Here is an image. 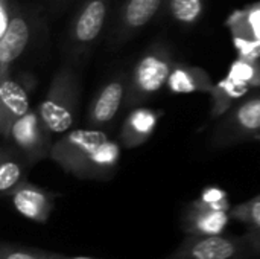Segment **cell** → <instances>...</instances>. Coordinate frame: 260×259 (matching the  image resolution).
I'll return each instance as SVG.
<instances>
[{
    "label": "cell",
    "instance_id": "1",
    "mask_svg": "<svg viewBox=\"0 0 260 259\" xmlns=\"http://www.w3.org/2000/svg\"><path fill=\"white\" fill-rule=\"evenodd\" d=\"M122 145L107 131L84 128L64 133L53 142L50 159L67 174L79 180H111L119 168Z\"/></svg>",
    "mask_w": 260,
    "mask_h": 259
},
{
    "label": "cell",
    "instance_id": "2",
    "mask_svg": "<svg viewBox=\"0 0 260 259\" xmlns=\"http://www.w3.org/2000/svg\"><path fill=\"white\" fill-rule=\"evenodd\" d=\"M113 0H81L69 20L62 44L64 61H84L110 24Z\"/></svg>",
    "mask_w": 260,
    "mask_h": 259
},
{
    "label": "cell",
    "instance_id": "3",
    "mask_svg": "<svg viewBox=\"0 0 260 259\" xmlns=\"http://www.w3.org/2000/svg\"><path fill=\"white\" fill-rule=\"evenodd\" d=\"M81 101V78L76 66L64 61L55 72L44 99L37 110L53 134H62L76 121Z\"/></svg>",
    "mask_w": 260,
    "mask_h": 259
},
{
    "label": "cell",
    "instance_id": "4",
    "mask_svg": "<svg viewBox=\"0 0 260 259\" xmlns=\"http://www.w3.org/2000/svg\"><path fill=\"white\" fill-rule=\"evenodd\" d=\"M175 64L174 52L168 43H152L128 72L125 108L139 107L166 87Z\"/></svg>",
    "mask_w": 260,
    "mask_h": 259
},
{
    "label": "cell",
    "instance_id": "5",
    "mask_svg": "<svg viewBox=\"0 0 260 259\" xmlns=\"http://www.w3.org/2000/svg\"><path fill=\"white\" fill-rule=\"evenodd\" d=\"M43 29L41 9L17 3L6 29L0 34V78L11 73L12 64L38 41Z\"/></svg>",
    "mask_w": 260,
    "mask_h": 259
},
{
    "label": "cell",
    "instance_id": "6",
    "mask_svg": "<svg viewBox=\"0 0 260 259\" xmlns=\"http://www.w3.org/2000/svg\"><path fill=\"white\" fill-rule=\"evenodd\" d=\"M257 139H260V92L247 95L219 118L210 137V147L222 150Z\"/></svg>",
    "mask_w": 260,
    "mask_h": 259
},
{
    "label": "cell",
    "instance_id": "7",
    "mask_svg": "<svg viewBox=\"0 0 260 259\" xmlns=\"http://www.w3.org/2000/svg\"><path fill=\"white\" fill-rule=\"evenodd\" d=\"M168 259H257L245 235H186Z\"/></svg>",
    "mask_w": 260,
    "mask_h": 259
},
{
    "label": "cell",
    "instance_id": "8",
    "mask_svg": "<svg viewBox=\"0 0 260 259\" xmlns=\"http://www.w3.org/2000/svg\"><path fill=\"white\" fill-rule=\"evenodd\" d=\"M53 133L46 127L37 108H30L18 121L14 122L6 143L12 145L17 153L27 162L29 166L50 159Z\"/></svg>",
    "mask_w": 260,
    "mask_h": 259
},
{
    "label": "cell",
    "instance_id": "9",
    "mask_svg": "<svg viewBox=\"0 0 260 259\" xmlns=\"http://www.w3.org/2000/svg\"><path fill=\"white\" fill-rule=\"evenodd\" d=\"M166 0H123L114 12L111 27L107 34V44L111 50L120 47L139 34L158 12Z\"/></svg>",
    "mask_w": 260,
    "mask_h": 259
},
{
    "label": "cell",
    "instance_id": "10",
    "mask_svg": "<svg viewBox=\"0 0 260 259\" xmlns=\"http://www.w3.org/2000/svg\"><path fill=\"white\" fill-rule=\"evenodd\" d=\"M128 90V72L120 70L108 78L93 96L87 110V127L107 131L119 111L125 107Z\"/></svg>",
    "mask_w": 260,
    "mask_h": 259
},
{
    "label": "cell",
    "instance_id": "11",
    "mask_svg": "<svg viewBox=\"0 0 260 259\" xmlns=\"http://www.w3.org/2000/svg\"><path fill=\"white\" fill-rule=\"evenodd\" d=\"M35 84V78L29 73L21 76L9 73L0 78V133L3 139L8 137L14 122L30 110L29 95Z\"/></svg>",
    "mask_w": 260,
    "mask_h": 259
},
{
    "label": "cell",
    "instance_id": "12",
    "mask_svg": "<svg viewBox=\"0 0 260 259\" xmlns=\"http://www.w3.org/2000/svg\"><path fill=\"white\" fill-rule=\"evenodd\" d=\"M225 26L239 56L260 61V2L233 11Z\"/></svg>",
    "mask_w": 260,
    "mask_h": 259
},
{
    "label": "cell",
    "instance_id": "13",
    "mask_svg": "<svg viewBox=\"0 0 260 259\" xmlns=\"http://www.w3.org/2000/svg\"><path fill=\"white\" fill-rule=\"evenodd\" d=\"M56 197V192L24 180L8 198L11 200L14 211L23 218L37 224H46L55 209Z\"/></svg>",
    "mask_w": 260,
    "mask_h": 259
},
{
    "label": "cell",
    "instance_id": "14",
    "mask_svg": "<svg viewBox=\"0 0 260 259\" xmlns=\"http://www.w3.org/2000/svg\"><path fill=\"white\" fill-rule=\"evenodd\" d=\"M230 220V212L209 209L193 200L184 208L181 214V231L186 235L197 237L222 235L225 234Z\"/></svg>",
    "mask_w": 260,
    "mask_h": 259
},
{
    "label": "cell",
    "instance_id": "15",
    "mask_svg": "<svg viewBox=\"0 0 260 259\" xmlns=\"http://www.w3.org/2000/svg\"><path fill=\"white\" fill-rule=\"evenodd\" d=\"M161 116L163 110L134 107L125 118L119 133V143L122 148L133 150L145 145L154 134Z\"/></svg>",
    "mask_w": 260,
    "mask_h": 259
},
{
    "label": "cell",
    "instance_id": "16",
    "mask_svg": "<svg viewBox=\"0 0 260 259\" xmlns=\"http://www.w3.org/2000/svg\"><path fill=\"white\" fill-rule=\"evenodd\" d=\"M213 81L210 75L198 67L189 66L184 63H177L169 79H168V90L175 95H186V93H210L213 89Z\"/></svg>",
    "mask_w": 260,
    "mask_h": 259
},
{
    "label": "cell",
    "instance_id": "17",
    "mask_svg": "<svg viewBox=\"0 0 260 259\" xmlns=\"http://www.w3.org/2000/svg\"><path fill=\"white\" fill-rule=\"evenodd\" d=\"M29 168L27 162L12 145H3L0 153V194L9 197L12 191L26 180Z\"/></svg>",
    "mask_w": 260,
    "mask_h": 259
},
{
    "label": "cell",
    "instance_id": "18",
    "mask_svg": "<svg viewBox=\"0 0 260 259\" xmlns=\"http://www.w3.org/2000/svg\"><path fill=\"white\" fill-rule=\"evenodd\" d=\"M251 87L247 84L238 82L230 76H225L219 82H216L209 93L212 98V118L219 119L230 108H233L241 99H244Z\"/></svg>",
    "mask_w": 260,
    "mask_h": 259
},
{
    "label": "cell",
    "instance_id": "19",
    "mask_svg": "<svg viewBox=\"0 0 260 259\" xmlns=\"http://www.w3.org/2000/svg\"><path fill=\"white\" fill-rule=\"evenodd\" d=\"M206 11V0H166L163 12L180 26H195Z\"/></svg>",
    "mask_w": 260,
    "mask_h": 259
},
{
    "label": "cell",
    "instance_id": "20",
    "mask_svg": "<svg viewBox=\"0 0 260 259\" xmlns=\"http://www.w3.org/2000/svg\"><path fill=\"white\" fill-rule=\"evenodd\" d=\"M227 76L238 82L247 84L251 89L260 87V61L238 56V60L232 63Z\"/></svg>",
    "mask_w": 260,
    "mask_h": 259
},
{
    "label": "cell",
    "instance_id": "21",
    "mask_svg": "<svg viewBox=\"0 0 260 259\" xmlns=\"http://www.w3.org/2000/svg\"><path fill=\"white\" fill-rule=\"evenodd\" d=\"M232 220L247 226V229H257L260 227V194L256 197L235 205L230 211Z\"/></svg>",
    "mask_w": 260,
    "mask_h": 259
},
{
    "label": "cell",
    "instance_id": "22",
    "mask_svg": "<svg viewBox=\"0 0 260 259\" xmlns=\"http://www.w3.org/2000/svg\"><path fill=\"white\" fill-rule=\"evenodd\" d=\"M0 259H52V255L50 250H41L3 241L0 246Z\"/></svg>",
    "mask_w": 260,
    "mask_h": 259
},
{
    "label": "cell",
    "instance_id": "23",
    "mask_svg": "<svg viewBox=\"0 0 260 259\" xmlns=\"http://www.w3.org/2000/svg\"><path fill=\"white\" fill-rule=\"evenodd\" d=\"M197 202L209 209H215V211H225L230 212L232 211V203L229 198L227 191H224L219 186H206L200 197L197 198Z\"/></svg>",
    "mask_w": 260,
    "mask_h": 259
},
{
    "label": "cell",
    "instance_id": "24",
    "mask_svg": "<svg viewBox=\"0 0 260 259\" xmlns=\"http://www.w3.org/2000/svg\"><path fill=\"white\" fill-rule=\"evenodd\" d=\"M15 6L17 3L14 0H0V34L6 29Z\"/></svg>",
    "mask_w": 260,
    "mask_h": 259
},
{
    "label": "cell",
    "instance_id": "25",
    "mask_svg": "<svg viewBox=\"0 0 260 259\" xmlns=\"http://www.w3.org/2000/svg\"><path fill=\"white\" fill-rule=\"evenodd\" d=\"M244 235H245L254 256L260 259V227H257V229H247V232Z\"/></svg>",
    "mask_w": 260,
    "mask_h": 259
},
{
    "label": "cell",
    "instance_id": "26",
    "mask_svg": "<svg viewBox=\"0 0 260 259\" xmlns=\"http://www.w3.org/2000/svg\"><path fill=\"white\" fill-rule=\"evenodd\" d=\"M75 0H49V6L52 9V12H59L64 11L67 6H70Z\"/></svg>",
    "mask_w": 260,
    "mask_h": 259
},
{
    "label": "cell",
    "instance_id": "27",
    "mask_svg": "<svg viewBox=\"0 0 260 259\" xmlns=\"http://www.w3.org/2000/svg\"><path fill=\"white\" fill-rule=\"evenodd\" d=\"M52 259H101V258H90V256H66V255H61V253H56V252H50Z\"/></svg>",
    "mask_w": 260,
    "mask_h": 259
},
{
    "label": "cell",
    "instance_id": "28",
    "mask_svg": "<svg viewBox=\"0 0 260 259\" xmlns=\"http://www.w3.org/2000/svg\"><path fill=\"white\" fill-rule=\"evenodd\" d=\"M166 259H168V258H166Z\"/></svg>",
    "mask_w": 260,
    "mask_h": 259
}]
</instances>
